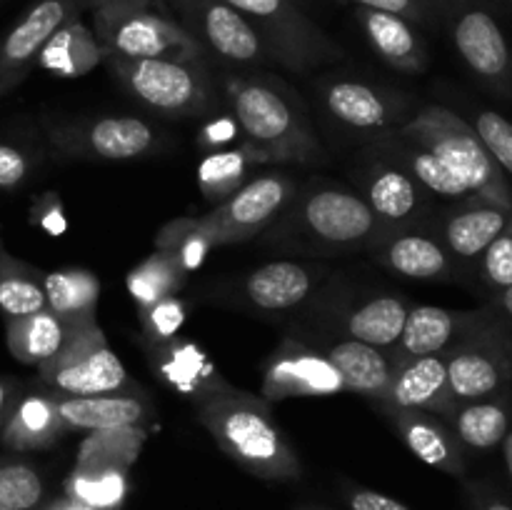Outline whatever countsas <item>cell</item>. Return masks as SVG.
<instances>
[{"instance_id":"6da1fadb","label":"cell","mask_w":512,"mask_h":510,"mask_svg":"<svg viewBox=\"0 0 512 510\" xmlns=\"http://www.w3.org/2000/svg\"><path fill=\"white\" fill-rule=\"evenodd\" d=\"M228 98L240 145L255 163H323L325 150L298 98L268 78H230Z\"/></svg>"},{"instance_id":"7a4b0ae2","label":"cell","mask_w":512,"mask_h":510,"mask_svg":"<svg viewBox=\"0 0 512 510\" xmlns=\"http://www.w3.org/2000/svg\"><path fill=\"white\" fill-rule=\"evenodd\" d=\"M195 415L215 443L265 475H290L298 470L293 448L275 423L270 403L243 390L225 388L195 400Z\"/></svg>"},{"instance_id":"3957f363","label":"cell","mask_w":512,"mask_h":510,"mask_svg":"<svg viewBox=\"0 0 512 510\" xmlns=\"http://www.w3.org/2000/svg\"><path fill=\"white\" fill-rule=\"evenodd\" d=\"M278 220L273 240L320 253L368 248L383 238V225L363 195L338 185L298 190Z\"/></svg>"},{"instance_id":"277c9868","label":"cell","mask_w":512,"mask_h":510,"mask_svg":"<svg viewBox=\"0 0 512 510\" xmlns=\"http://www.w3.org/2000/svg\"><path fill=\"white\" fill-rule=\"evenodd\" d=\"M93 33L105 58L203 63L205 55L195 35L153 0H100Z\"/></svg>"},{"instance_id":"5b68a950","label":"cell","mask_w":512,"mask_h":510,"mask_svg":"<svg viewBox=\"0 0 512 510\" xmlns=\"http://www.w3.org/2000/svg\"><path fill=\"white\" fill-rule=\"evenodd\" d=\"M398 133L438 155L468 185L475 200L498 205L512 213V188L505 180V173L490 158L473 125L465 123L453 110L428 105L408 123L400 125Z\"/></svg>"},{"instance_id":"8992f818","label":"cell","mask_w":512,"mask_h":510,"mask_svg":"<svg viewBox=\"0 0 512 510\" xmlns=\"http://www.w3.org/2000/svg\"><path fill=\"white\" fill-rule=\"evenodd\" d=\"M38 375L60 398L120 393L128 385V370L110 350L98 320L68 330L63 348L38 365Z\"/></svg>"},{"instance_id":"52a82bcc","label":"cell","mask_w":512,"mask_h":510,"mask_svg":"<svg viewBox=\"0 0 512 510\" xmlns=\"http://www.w3.org/2000/svg\"><path fill=\"white\" fill-rule=\"evenodd\" d=\"M448 388L458 405L508 393L512 383V330L498 310L445 353Z\"/></svg>"},{"instance_id":"ba28073f","label":"cell","mask_w":512,"mask_h":510,"mask_svg":"<svg viewBox=\"0 0 512 510\" xmlns=\"http://www.w3.org/2000/svg\"><path fill=\"white\" fill-rule=\"evenodd\" d=\"M108 65L133 98L155 113L188 118L210 105V78L205 63L178 60H130L108 55Z\"/></svg>"},{"instance_id":"9c48e42d","label":"cell","mask_w":512,"mask_h":510,"mask_svg":"<svg viewBox=\"0 0 512 510\" xmlns=\"http://www.w3.org/2000/svg\"><path fill=\"white\" fill-rule=\"evenodd\" d=\"M263 40L268 58L290 70H310L338 60L343 50L288 0H225Z\"/></svg>"},{"instance_id":"30bf717a","label":"cell","mask_w":512,"mask_h":510,"mask_svg":"<svg viewBox=\"0 0 512 510\" xmlns=\"http://www.w3.org/2000/svg\"><path fill=\"white\" fill-rule=\"evenodd\" d=\"M295 195H298V183L293 175L273 170L248 180L238 193L200 215L198 223L213 245L243 243L278 223Z\"/></svg>"},{"instance_id":"8fae6325","label":"cell","mask_w":512,"mask_h":510,"mask_svg":"<svg viewBox=\"0 0 512 510\" xmlns=\"http://www.w3.org/2000/svg\"><path fill=\"white\" fill-rule=\"evenodd\" d=\"M338 393H345L343 378L323 350L293 338H285L270 355L260 385V398L270 405L288 398H328Z\"/></svg>"},{"instance_id":"7c38bea8","label":"cell","mask_w":512,"mask_h":510,"mask_svg":"<svg viewBox=\"0 0 512 510\" xmlns=\"http://www.w3.org/2000/svg\"><path fill=\"white\" fill-rule=\"evenodd\" d=\"M175 5L195 40L220 58L233 63H258L268 58L253 25L225 0H175Z\"/></svg>"},{"instance_id":"4fadbf2b","label":"cell","mask_w":512,"mask_h":510,"mask_svg":"<svg viewBox=\"0 0 512 510\" xmlns=\"http://www.w3.org/2000/svg\"><path fill=\"white\" fill-rule=\"evenodd\" d=\"M50 140L78 158L133 160L153 150L155 130L133 115H110L83 125H58Z\"/></svg>"},{"instance_id":"5bb4252c","label":"cell","mask_w":512,"mask_h":510,"mask_svg":"<svg viewBox=\"0 0 512 510\" xmlns=\"http://www.w3.org/2000/svg\"><path fill=\"white\" fill-rule=\"evenodd\" d=\"M360 185L365 203L383 225V238L393 230L413 228L428 213V190L380 155L360 173Z\"/></svg>"},{"instance_id":"9a60e30c","label":"cell","mask_w":512,"mask_h":510,"mask_svg":"<svg viewBox=\"0 0 512 510\" xmlns=\"http://www.w3.org/2000/svg\"><path fill=\"white\" fill-rule=\"evenodd\" d=\"M493 315V305L483 310H448L435 308V305H415L408 310L403 333L395 343L393 365L398 368L405 360L420 358V355L448 353L455 343L473 333L478 325Z\"/></svg>"},{"instance_id":"2e32d148","label":"cell","mask_w":512,"mask_h":510,"mask_svg":"<svg viewBox=\"0 0 512 510\" xmlns=\"http://www.w3.org/2000/svg\"><path fill=\"white\" fill-rule=\"evenodd\" d=\"M453 40L460 58L480 80L498 93L512 95V55L493 15L480 8L458 5L453 18Z\"/></svg>"},{"instance_id":"e0dca14e","label":"cell","mask_w":512,"mask_h":510,"mask_svg":"<svg viewBox=\"0 0 512 510\" xmlns=\"http://www.w3.org/2000/svg\"><path fill=\"white\" fill-rule=\"evenodd\" d=\"M75 13L78 8L73 0H40L35 8L28 10V15L0 43V95L23 83L30 68L38 63L40 50L50 35L75 18Z\"/></svg>"},{"instance_id":"ac0fdd59","label":"cell","mask_w":512,"mask_h":510,"mask_svg":"<svg viewBox=\"0 0 512 510\" xmlns=\"http://www.w3.org/2000/svg\"><path fill=\"white\" fill-rule=\"evenodd\" d=\"M380 408L423 410L450 418L458 408L448 388V360L445 353L420 355L395 368L390 390Z\"/></svg>"},{"instance_id":"d6986e66","label":"cell","mask_w":512,"mask_h":510,"mask_svg":"<svg viewBox=\"0 0 512 510\" xmlns=\"http://www.w3.org/2000/svg\"><path fill=\"white\" fill-rule=\"evenodd\" d=\"M150 360H153V368L158 373V378L165 380L178 393L193 398V403L205 398V395L230 388L220 378L218 368L210 363L208 355L198 345L178 338V335L165 340V343L150 345Z\"/></svg>"},{"instance_id":"ffe728a7","label":"cell","mask_w":512,"mask_h":510,"mask_svg":"<svg viewBox=\"0 0 512 510\" xmlns=\"http://www.w3.org/2000/svg\"><path fill=\"white\" fill-rule=\"evenodd\" d=\"M375 155L390 160L398 168H403L405 173L413 180H418L430 195H438V198L455 200V203H468V200H475L470 195L468 185L438 158V155L430 153L428 148H423L415 140L405 138L398 130H390L383 138L375 140Z\"/></svg>"},{"instance_id":"44dd1931","label":"cell","mask_w":512,"mask_h":510,"mask_svg":"<svg viewBox=\"0 0 512 510\" xmlns=\"http://www.w3.org/2000/svg\"><path fill=\"white\" fill-rule=\"evenodd\" d=\"M378 243L375 258L393 273L413 280H448L453 275V255L433 235L405 228L388 233V238H380Z\"/></svg>"},{"instance_id":"7402d4cb","label":"cell","mask_w":512,"mask_h":510,"mask_svg":"<svg viewBox=\"0 0 512 510\" xmlns=\"http://www.w3.org/2000/svg\"><path fill=\"white\" fill-rule=\"evenodd\" d=\"M323 103L330 118L355 130H383L398 123L403 105L398 98L358 83V80H335L323 90Z\"/></svg>"},{"instance_id":"603a6c76","label":"cell","mask_w":512,"mask_h":510,"mask_svg":"<svg viewBox=\"0 0 512 510\" xmlns=\"http://www.w3.org/2000/svg\"><path fill=\"white\" fill-rule=\"evenodd\" d=\"M323 275L325 270L295 260H275L248 275L245 295L260 310H288L308 300Z\"/></svg>"},{"instance_id":"cb8c5ba5","label":"cell","mask_w":512,"mask_h":510,"mask_svg":"<svg viewBox=\"0 0 512 510\" xmlns=\"http://www.w3.org/2000/svg\"><path fill=\"white\" fill-rule=\"evenodd\" d=\"M512 220V213L498 205L483 203V200H468L463 208L453 210L443 220L440 228V243L445 245L453 258L458 260H480L490 243L498 238Z\"/></svg>"},{"instance_id":"d4e9b609","label":"cell","mask_w":512,"mask_h":510,"mask_svg":"<svg viewBox=\"0 0 512 510\" xmlns=\"http://www.w3.org/2000/svg\"><path fill=\"white\" fill-rule=\"evenodd\" d=\"M325 358L338 370L348 393L383 403L390 390L395 365L380 348L365 345L360 340H338L323 350Z\"/></svg>"},{"instance_id":"484cf974","label":"cell","mask_w":512,"mask_h":510,"mask_svg":"<svg viewBox=\"0 0 512 510\" xmlns=\"http://www.w3.org/2000/svg\"><path fill=\"white\" fill-rule=\"evenodd\" d=\"M68 433L58 410L55 393H28L13 403L8 420L0 428V443L10 450L48 448Z\"/></svg>"},{"instance_id":"4316f807","label":"cell","mask_w":512,"mask_h":510,"mask_svg":"<svg viewBox=\"0 0 512 510\" xmlns=\"http://www.w3.org/2000/svg\"><path fill=\"white\" fill-rule=\"evenodd\" d=\"M58 410L68 430H103L120 425H143L150 418V405L135 393L85 395V398H60Z\"/></svg>"},{"instance_id":"83f0119b","label":"cell","mask_w":512,"mask_h":510,"mask_svg":"<svg viewBox=\"0 0 512 510\" xmlns=\"http://www.w3.org/2000/svg\"><path fill=\"white\" fill-rule=\"evenodd\" d=\"M383 410L393 418V423L398 425L405 445H408L423 463L433 465V468L450 470V473H460V470H463L460 440L455 438L453 430L445 428V423H440L438 415L423 413V410Z\"/></svg>"},{"instance_id":"f1b7e54d","label":"cell","mask_w":512,"mask_h":510,"mask_svg":"<svg viewBox=\"0 0 512 510\" xmlns=\"http://www.w3.org/2000/svg\"><path fill=\"white\" fill-rule=\"evenodd\" d=\"M360 23H363L373 50L390 68L405 70V73L425 70L428 53H425L423 40L408 20L393 13H383V10L360 8Z\"/></svg>"},{"instance_id":"f546056e","label":"cell","mask_w":512,"mask_h":510,"mask_svg":"<svg viewBox=\"0 0 512 510\" xmlns=\"http://www.w3.org/2000/svg\"><path fill=\"white\" fill-rule=\"evenodd\" d=\"M103 58L105 48L100 40L75 15L50 35L48 43L40 50L38 65L58 78H83L90 70H95V65Z\"/></svg>"},{"instance_id":"4dcf8cb0","label":"cell","mask_w":512,"mask_h":510,"mask_svg":"<svg viewBox=\"0 0 512 510\" xmlns=\"http://www.w3.org/2000/svg\"><path fill=\"white\" fill-rule=\"evenodd\" d=\"M98 298L100 280L90 270L68 268L45 273V303L68 330L95 323Z\"/></svg>"},{"instance_id":"1f68e13d","label":"cell","mask_w":512,"mask_h":510,"mask_svg":"<svg viewBox=\"0 0 512 510\" xmlns=\"http://www.w3.org/2000/svg\"><path fill=\"white\" fill-rule=\"evenodd\" d=\"M408 303L398 295H373L345 313V330L353 340L373 348H395L408 318Z\"/></svg>"},{"instance_id":"d6a6232c","label":"cell","mask_w":512,"mask_h":510,"mask_svg":"<svg viewBox=\"0 0 512 510\" xmlns=\"http://www.w3.org/2000/svg\"><path fill=\"white\" fill-rule=\"evenodd\" d=\"M450 425L460 443L475 450H490L508 438L512 428V403L510 395L463 403L450 415Z\"/></svg>"},{"instance_id":"836d02e7","label":"cell","mask_w":512,"mask_h":510,"mask_svg":"<svg viewBox=\"0 0 512 510\" xmlns=\"http://www.w3.org/2000/svg\"><path fill=\"white\" fill-rule=\"evenodd\" d=\"M68 328L58 320L53 310L43 308L38 313L10 318L5 323V343L10 355L23 365H43L63 348Z\"/></svg>"},{"instance_id":"e575fe53","label":"cell","mask_w":512,"mask_h":510,"mask_svg":"<svg viewBox=\"0 0 512 510\" xmlns=\"http://www.w3.org/2000/svg\"><path fill=\"white\" fill-rule=\"evenodd\" d=\"M145 433L143 425H120V428L90 430L78 448L75 470H123L138 460L143 450Z\"/></svg>"},{"instance_id":"d590c367","label":"cell","mask_w":512,"mask_h":510,"mask_svg":"<svg viewBox=\"0 0 512 510\" xmlns=\"http://www.w3.org/2000/svg\"><path fill=\"white\" fill-rule=\"evenodd\" d=\"M43 308H48L45 273L0 248V313L5 320L23 318Z\"/></svg>"},{"instance_id":"8d00e7d4","label":"cell","mask_w":512,"mask_h":510,"mask_svg":"<svg viewBox=\"0 0 512 510\" xmlns=\"http://www.w3.org/2000/svg\"><path fill=\"white\" fill-rule=\"evenodd\" d=\"M185 280H188V270L183 268V263L168 250H155L153 255H148L143 263L130 270L125 285L138 308H148L158 300L178 295Z\"/></svg>"},{"instance_id":"74e56055","label":"cell","mask_w":512,"mask_h":510,"mask_svg":"<svg viewBox=\"0 0 512 510\" xmlns=\"http://www.w3.org/2000/svg\"><path fill=\"white\" fill-rule=\"evenodd\" d=\"M255 165L253 155L238 145L228 150H213L198 168V188L213 203H223L248 183V173Z\"/></svg>"},{"instance_id":"f35d334b","label":"cell","mask_w":512,"mask_h":510,"mask_svg":"<svg viewBox=\"0 0 512 510\" xmlns=\"http://www.w3.org/2000/svg\"><path fill=\"white\" fill-rule=\"evenodd\" d=\"M213 248V240L200 228L198 218H175L170 223H165L160 228V233L155 235V250H168V253H173L188 273L200 268L205 255Z\"/></svg>"},{"instance_id":"ab89813d","label":"cell","mask_w":512,"mask_h":510,"mask_svg":"<svg viewBox=\"0 0 512 510\" xmlns=\"http://www.w3.org/2000/svg\"><path fill=\"white\" fill-rule=\"evenodd\" d=\"M78 503L88 508H113L125 495L123 470H75L70 478Z\"/></svg>"},{"instance_id":"60d3db41","label":"cell","mask_w":512,"mask_h":510,"mask_svg":"<svg viewBox=\"0 0 512 510\" xmlns=\"http://www.w3.org/2000/svg\"><path fill=\"white\" fill-rule=\"evenodd\" d=\"M43 498V480L30 465H0V510H30Z\"/></svg>"},{"instance_id":"b9f144b4","label":"cell","mask_w":512,"mask_h":510,"mask_svg":"<svg viewBox=\"0 0 512 510\" xmlns=\"http://www.w3.org/2000/svg\"><path fill=\"white\" fill-rule=\"evenodd\" d=\"M475 133H478L480 143L490 153V158L498 163L503 173L512 175V123L505 115L495 113V110H483L475 118Z\"/></svg>"},{"instance_id":"7bdbcfd3","label":"cell","mask_w":512,"mask_h":510,"mask_svg":"<svg viewBox=\"0 0 512 510\" xmlns=\"http://www.w3.org/2000/svg\"><path fill=\"white\" fill-rule=\"evenodd\" d=\"M185 303L178 295L158 300V303L140 308V323H143V333L150 343H165V340L175 338L178 330L185 323Z\"/></svg>"},{"instance_id":"ee69618b","label":"cell","mask_w":512,"mask_h":510,"mask_svg":"<svg viewBox=\"0 0 512 510\" xmlns=\"http://www.w3.org/2000/svg\"><path fill=\"white\" fill-rule=\"evenodd\" d=\"M480 278L495 295L512 285V220L480 255Z\"/></svg>"},{"instance_id":"f6af8a7d","label":"cell","mask_w":512,"mask_h":510,"mask_svg":"<svg viewBox=\"0 0 512 510\" xmlns=\"http://www.w3.org/2000/svg\"><path fill=\"white\" fill-rule=\"evenodd\" d=\"M30 173L28 155L20 148L8 143H0V188L13 190L25 183Z\"/></svg>"},{"instance_id":"bcb514c9","label":"cell","mask_w":512,"mask_h":510,"mask_svg":"<svg viewBox=\"0 0 512 510\" xmlns=\"http://www.w3.org/2000/svg\"><path fill=\"white\" fill-rule=\"evenodd\" d=\"M353 3L363 5V8L400 15L405 20H418V23L425 20V0H353Z\"/></svg>"},{"instance_id":"7dc6e473","label":"cell","mask_w":512,"mask_h":510,"mask_svg":"<svg viewBox=\"0 0 512 510\" xmlns=\"http://www.w3.org/2000/svg\"><path fill=\"white\" fill-rule=\"evenodd\" d=\"M33 223H38L40 228L48 230L50 235L63 233L65 218L63 208H60V200L55 198V193H48L38 205H33Z\"/></svg>"},{"instance_id":"c3c4849f","label":"cell","mask_w":512,"mask_h":510,"mask_svg":"<svg viewBox=\"0 0 512 510\" xmlns=\"http://www.w3.org/2000/svg\"><path fill=\"white\" fill-rule=\"evenodd\" d=\"M350 505H353V510H408L398 500L388 498L383 493H373V490H358Z\"/></svg>"},{"instance_id":"681fc988","label":"cell","mask_w":512,"mask_h":510,"mask_svg":"<svg viewBox=\"0 0 512 510\" xmlns=\"http://www.w3.org/2000/svg\"><path fill=\"white\" fill-rule=\"evenodd\" d=\"M13 393H15L13 383H10V380L0 378V428H3V423L8 420L10 410H13V403L18 400Z\"/></svg>"},{"instance_id":"f907efd6","label":"cell","mask_w":512,"mask_h":510,"mask_svg":"<svg viewBox=\"0 0 512 510\" xmlns=\"http://www.w3.org/2000/svg\"><path fill=\"white\" fill-rule=\"evenodd\" d=\"M490 305H493V308L498 310L500 318H503L505 325H508V328L512 330V285H510L508 290H503V293L495 295L493 303H490Z\"/></svg>"},{"instance_id":"816d5d0a","label":"cell","mask_w":512,"mask_h":510,"mask_svg":"<svg viewBox=\"0 0 512 510\" xmlns=\"http://www.w3.org/2000/svg\"><path fill=\"white\" fill-rule=\"evenodd\" d=\"M503 443H505V453H508V465H510V470H512V428H510L508 438H505Z\"/></svg>"},{"instance_id":"f5cc1de1","label":"cell","mask_w":512,"mask_h":510,"mask_svg":"<svg viewBox=\"0 0 512 510\" xmlns=\"http://www.w3.org/2000/svg\"><path fill=\"white\" fill-rule=\"evenodd\" d=\"M58 510H93V508H88V505L83 503H70V505H60Z\"/></svg>"},{"instance_id":"db71d44e","label":"cell","mask_w":512,"mask_h":510,"mask_svg":"<svg viewBox=\"0 0 512 510\" xmlns=\"http://www.w3.org/2000/svg\"><path fill=\"white\" fill-rule=\"evenodd\" d=\"M485 510H512V508H510L508 503H500V500H493V503H490Z\"/></svg>"},{"instance_id":"11a10c76","label":"cell","mask_w":512,"mask_h":510,"mask_svg":"<svg viewBox=\"0 0 512 510\" xmlns=\"http://www.w3.org/2000/svg\"><path fill=\"white\" fill-rule=\"evenodd\" d=\"M288 3H290V5H295V3H298V0H288Z\"/></svg>"},{"instance_id":"9f6ffc18","label":"cell","mask_w":512,"mask_h":510,"mask_svg":"<svg viewBox=\"0 0 512 510\" xmlns=\"http://www.w3.org/2000/svg\"><path fill=\"white\" fill-rule=\"evenodd\" d=\"M0 248H3V245H0Z\"/></svg>"},{"instance_id":"6f0895ef","label":"cell","mask_w":512,"mask_h":510,"mask_svg":"<svg viewBox=\"0 0 512 510\" xmlns=\"http://www.w3.org/2000/svg\"><path fill=\"white\" fill-rule=\"evenodd\" d=\"M98 3H100V0H98Z\"/></svg>"}]
</instances>
